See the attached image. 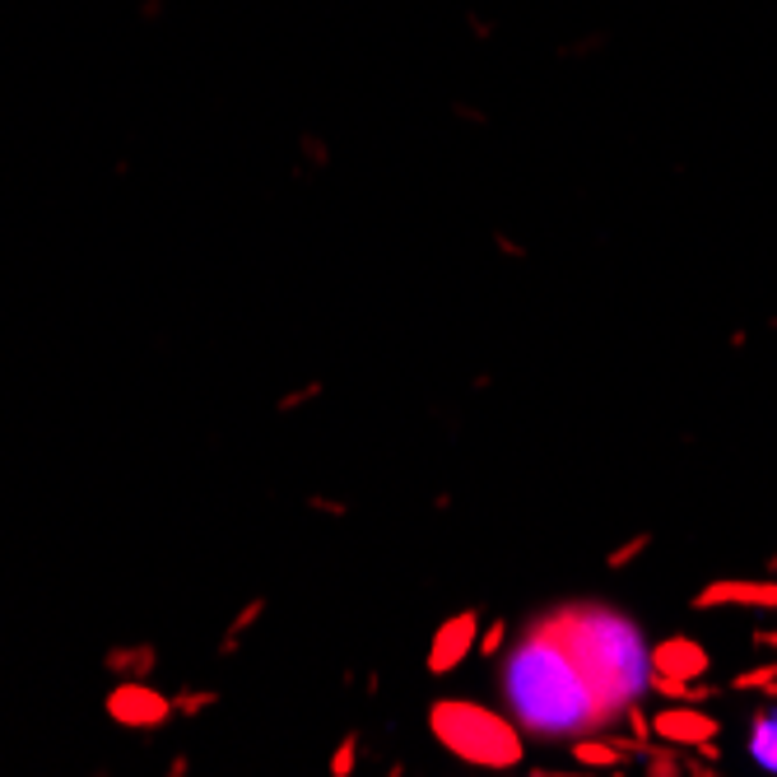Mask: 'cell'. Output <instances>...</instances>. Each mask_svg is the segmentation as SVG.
Wrapping results in <instances>:
<instances>
[{
  "mask_svg": "<svg viewBox=\"0 0 777 777\" xmlns=\"http://www.w3.org/2000/svg\"><path fill=\"white\" fill-rule=\"evenodd\" d=\"M354 759H359V736L349 731V736L340 740V750L331 754V773L335 777H349V773H354Z\"/></svg>",
  "mask_w": 777,
  "mask_h": 777,
  "instance_id": "cell-12",
  "label": "cell"
},
{
  "mask_svg": "<svg viewBox=\"0 0 777 777\" xmlns=\"http://www.w3.org/2000/svg\"><path fill=\"white\" fill-rule=\"evenodd\" d=\"M503 694H508V708L517 712L522 731L540 740L605 726L596 689L587 684L577 657L563 647L550 619L531 624L522 643L512 647L508 666H503Z\"/></svg>",
  "mask_w": 777,
  "mask_h": 777,
  "instance_id": "cell-1",
  "label": "cell"
},
{
  "mask_svg": "<svg viewBox=\"0 0 777 777\" xmlns=\"http://www.w3.org/2000/svg\"><path fill=\"white\" fill-rule=\"evenodd\" d=\"M475 633H480V615L475 610H461L433 633V647H429V675H447V670L461 666V657H470L475 647Z\"/></svg>",
  "mask_w": 777,
  "mask_h": 777,
  "instance_id": "cell-5",
  "label": "cell"
},
{
  "mask_svg": "<svg viewBox=\"0 0 777 777\" xmlns=\"http://www.w3.org/2000/svg\"><path fill=\"white\" fill-rule=\"evenodd\" d=\"M503 638H508V619H494V624H489V633L480 638V657H494L498 647H503Z\"/></svg>",
  "mask_w": 777,
  "mask_h": 777,
  "instance_id": "cell-15",
  "label": "cell"
},
{
  "mask_svg": "<svg viewBox=\"0 0 777 777\" xmlns=\"http://www.w3.org/2000/svg\"><path fill=\"white\" fill-rule=\"evenodd\" d=\"M722 731L717 726V717H708V712H694V708H661L657 722H652V736L666 740V745H703V740H712Z\"/></svg>",
  "mask_w": 777,
  "mask_h": 777,
  "instance_id": "cell-7",
  "label": "cell"
},
{
  "mask_svg": "<svg viewBox=\"0 0 777 777\" xmlns=\"http://www.w3.org/2000/svg\"><path fill=\"white\" fill-rule=\"evenodd\" d=\"M731 689H768V694H777V666L745 670V675H736V684H731Z\"/></svg>",
  "mask_w": 777,
  "mask_h": 777,
  "instance_id": "cell-13",
  "label": "cell"
},
{
  "mask_svg": "<svg viewBox=\"0 0 777 777\" xmlns=\"http://www.w3.org/2000/svg\"><path fill=\"white\" fill-rule=\"evenodd\" d=\"M647 540H652V536H647V531H643V536H633L629 545H619V550L610 554V559H605V563H610V568H624V563H633V559H638V554L647 550Z\"/></svg>",
  "mask_w": 777,
  "mask_h": 777,
  "instance_id": "cell-14",
  "label": "cell"
},
{
  "mask_svg": "<svg viewBox=\"0 0 777 777\" xmlns=\"http://www.w3.org/2000/svg\"><path fill=\"white\" fill-rule=\"evenodd\" d=\"M717 605H759V610H777V582H736V577L708 582V587L694 596V610H717Z\"/></svg>",
  "mask_w": 777,
  "mask_h": 777,
  "instance_id": "cell-6",
  "label": "cell"
},
{
  "mask_svg": "<svg viewBox=\"0 0 777 777\" xmlns=\"http://www.w3.org/2000/svg\"><path fill=\"white\" fill-rule=\"evenodd\" d=\"M173 712H177L173 698L159 694V689L145 680H121L108 694V717L121 726H131V731H154V726H163Z\"/></svg>",
  "mask_w": 777,
  "mask_h": 777,
  "instance_id": "cell-4",
  "label": "cell"
},
{
  "mask_svg": "<svg viewBox=\"0 0 777 777\" xmlns=\"http://www.w3.org/2000/svg\"><path fill=\"white\" fill-rule=\"evenodd\" d=\"M261 610H266V601H252V605H247V610H242V615H238V624H233V633H228V638H224V647H238V633H242V629H252V624H256V615H261Z\"/></svg>",
  "mask_w": 777,
  "mask_h": 777,
  "instance_id": "cell-16",
  "label": "cell"
},
{
  "mask_svg": "<svg viewBox=\"0 0 777 777\" xmlns=\"http://www.w3.org/2000/svg\"><path fill=\"white\" fill-rule=\"evenodd\" d=\"M712 666L708 647L694 643V638H666L661 647H652V670H661V675H675V680H703Z\"/></svg>",
  "mask_w": 777,
  "mask_h": 777,
  "instance_id": "cell-8",
  "label": "cell"
},
{
  "mask_svg": "<svg viewBox=\"0 0 777 777\" xmlns=\"http://www.w3.org/2000/svg\"><path fill=\"white\" fill-rule=\"evenodd\" d=\"M108 670L126 675V680H145L154 670V647H121V652H108Z\"/></svg>",
  "mask_w": 777,
  "mask_h": 777,
  "instance_id": "cell-11",
  "label": "cell"
},
{
  "mask_svg": "<svg viewBox=\"0 0 777 777\" xmlns=\"http://www.w3.org/2000/svg\"><path fill=\"white\" fill-rule=\"evenodd\" d=\"M754 643H759V647H773V652H777V629H759V633H754Z\"/></svg>",
  "mask_w": 777,
  "mask_h": 777,
  "instance_id": "cell-18",
  "label": "cell"
},
{
  "mask_svg": "<svg viewBox=\"0 0 777 777\" xmlns=\"http://www.w3.org/2000/svg\"><path fill=\"white\" fill-rule=\"evenodd\" d=\"M554 624V633L563 638V647L577 657L587 684L596 689L605 722H615L619 712H629V703H638L652 675V652H647L643 633L629 615H619L610 605L577 601L559 605L554 615H545Z\"/></svg>",
  "mask_w": 777,
  "mask_h": 777,
  "instance_id": "cell-2",
  "label": "cell"
},
{
  "mask_svg": "<svg viewBox=\"0 0 777 777\" xmlns=\"http://www.w3.org/2000/svg\"><path fill=\"white\" fill-rule=\"evenodd\" d=\"M573 759L582 768H619L629 759V740H577Z\"/></svg>",
  "mask_w": 777,
  "mask_h": 777,
  "instance_id": "cell-9",
  "label": "cell"
},
{
  "mask_svg": "<svg viewBox=\"0 0 777 777\" xmlns=\"http://www.w3.org/2000/svg\"><path fill=\"white\" fill-rule=\"evenodd\" d=\"M210 703H215V694H191V698H177L173 708L177 712H201V708H210Z\"/></svg>",
  "mask_w": 777,
  "mask_h": 777,
  "instance_id": "cell-17",
  "label": "cell"
},
{
  "mask_svg": "<svg viewBox=\"0 0 777 777\" xmlns=\"http://www.w3.org/2000/svg\"><path fill=\"white\" fill-rule=\"evenodd\" d=\"M750 754L768 768V773H777V712H759V717H754Z\"/></svg>",
  "mask_w": 777,
  "mask_h": 777,
  "instance_id": "cell-10",
  "label": "cell"
},
{
  "mask_svg": "<svg viewBox=\"0 0 777 777\" xmlns=\"http://www.w3.org/2000/svg\"><path fill=\"white\" fill-rule=\"evenodd\" d=\"M429 731L447 754L470 768H517L522 764V736L508 717H498L470 698H438L429 708Z\"/></svg>",
  "mask_w": 777,
  "mask_h": 777,
  "instance_id": "cell-3",
  "label": "cell"
}]
</instances>
